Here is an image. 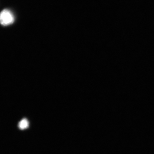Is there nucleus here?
Wrapping results in <instances>:
<instances>
[{
  "mask_svg": "<svg viewBox=\"0 0 154 154\" xmlns=\"http://www.w3.org/2000/svg\"><path fill=\"white\" fill-rule=\"evenodd\" d=\"M14 20V14L10 10L5 9L0 13V24L3 26L13 24Z\"/></svg>",
  "mask_w": 154,
  "mask_h": 154,
  "instance_id": "f257e3e1",
  "label": "nucleus"
},
{
  "mask_svg": "<svg viewBox=\"0 0 154 154\" xmlns=\"http://www.w3.org/2000/svg\"><path fill=\"white\" fill-rule=\"evenodd\" d=\"M29 126V122L26 119H23L19 123V127L21 130H24Z\"/></svg>",
  "mask_w": 154,
  "mask_h": 154,
  "instance_id": "f03ea898",
  "label": "nucleus"
}]
</instances>
